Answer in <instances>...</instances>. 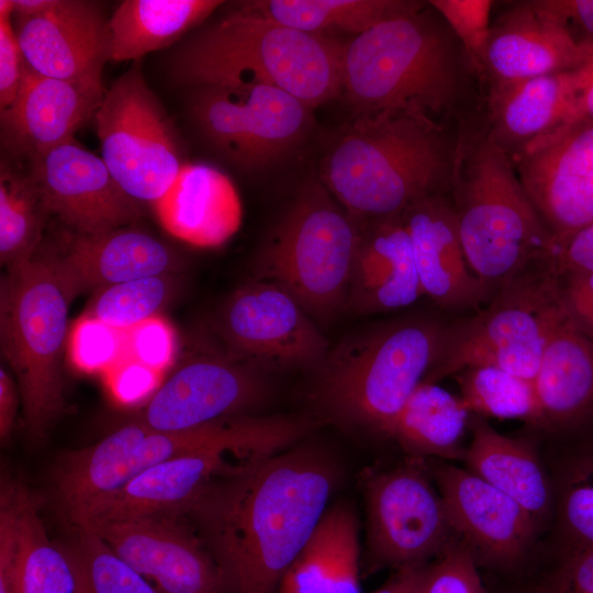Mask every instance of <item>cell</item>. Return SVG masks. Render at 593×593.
<instances>
[{"label":"cell","instance_id":"cell-20","mask_svg":"<svg viewBox=\"0 0 593 593\" xmlns=\"http://www.w3.org/2000/svg\"><path fill=\"white\" fill-rule=\"evenodd\" d=\"M14 22L26 68L44 77L103 83L110 33L98 3L55 0L45 12Z\"/></svg>","mask_w":593,"mask_h":593},{"label":"cell","instance_id":"cell-55","mask_svg":"<svg viewBox=\"0 0 593 593\" xmlns=\"http://www.w3.org/2000/svg\"><path fill=\"white\" fill-rule=\"evenodd\" d=\"M12 18L25 19L41 14L48 10L55 0H11Z\"/></svg>","mask_w":593,"mask_h":593},{"label":"cell","instance_id":"cell-49","mask_svg":"<svg viewBox=\"0 0 593 593\" xmlns=\"http://www.w3.org/2000/svg\"><path fill=\"white\" fill-rule=\"evenodd\" d=\"M536 7L561 26L572 41L593 48V0H534Z\"/></svg>","mask_w":593,"mask_h":593},{"label":"cell","instance_id":"cell-8","mask_svg":"<svg viewBox=\"0 0 593 593\" xmlns=\"http://www.w3.org/2000/svg\"><path fill=\"white\" fill-rule=\"evenodd\" d=\"M71 298L49 259L8 269L0 288L1 350L18 381L25 428L42 440L64 409L60 357Z\"/></svg>","mask_w":593,"mask_h":593},{"label":"cell","instance_id":"cell-51","mask_svg":"<svg viewBox=\"0 0 593 593\" xmlns=\"http://www.w3.org/2000/svg\"><path fill=\"white\" fill-rule=\"evenodd\" d=\"M20 392L10 374L0 369V437L7 440L14 426Z\"/></svg>","mask_w":593,"mask_h":593},{"label":"cell","instance_id":"cell-22","mask_svg":"<svg viewBox=\"0 0 593 593\" xmlns=\"http://www.w3.org/2000/svg\"><path fill=\"white\" fill-rule=\"evenodd\" d=\"M593 48L575 44L534 0L515 3L491 26L480 75L491 87L572 70Z\"/></svg>","mask_w":593,"mask_h":593},{"label":"cell","instance_id":"cell-36","mask_svg":"<svg viewBox=\"0 0 593 593\" xmlns=\"http://www.w3.org/2000/svg\"><path fill=\"white\" fill-rule=\"evenodd\" d=\"M51 212L30 175L1 164L0 259L7 269L32 260Z\"/></svg>","mask_w":593,"mask_h":593},{"label":"cell","instance_id":"cell-14","mask_svg":"<svg viewBox=\"0 0 593 593\" xmlns=\"http://www.w3.org/2000/svg\"><path fill=\"white\" fill-rule=\"evenodd\" d=\"M217 329L230 354L264 372L316 369L331 349L312 317L289 293L258 279L231 295Z\"/></svg>","mask_w":593,"mask_h":593},{"label":"cell","instance_id":"cell-10","mask_svg":"<svg viewBox=\"0 0 593 593\" xmlns=\"http://www.w3.org/2000/svg\"><path fill=\"white\" fill-rule=\"evenodd\" d=\"M557 276L547 261L500 287L477 314L448 325L439 357L423 382L488 366L533 380L546 344L563 317Z\"/></svg>","mask_w":593,"mask_h":593},{"label":"cell","instance_id":"cell-27","mask_svg":"<svg viewBox=\"0 0 593 593\" xmlns=\"http://www.w3.org/2000/svg\"><path fill=\"white\" fill-rule=\"evenodd\" d=\"M362 224L346 309L373 314L413 304L424 292L402 216Z\"/></svg>","mask_w":593,"mask_h":593},{"label":"cell","instance_id":"cell-21","mask_svg":"<svg viewBox=\"0 0 593 593\" xmlns=\"http://www.w3.org/2000/svg\"><path fill=\"white\" fill-rule=\"evenodd\" d=\"M105 91L103 83L44 77L25 66L14 101L1 111L4 144L32 160L72 139L94 116Z\"/></svg>","mask_w":593,"mask_h":593},{"label":"cell","instance_id":"cell-42","mask_svg":"<svg viewBox=\"0 0 593 593\" xmlns=\"http://www.w3.org/2000/svg\"><path fill=\"white\" fill-rule=\"evenodd\" d=\"M414 593H489L479 564L465 545L452 538L421 571Z\"/></svg>","mask_w":593,"mask_h":593},{"label":"cell","instance_id":"cell-12","mask_svg":"<svg viewBox=\"0 0 593 593\" xmlns=\"http://www.w3.org/2000/svg\"><path fill=\"white\" fill-rule=\"evenodd\" d=\"M428 463L407 457L367 475V569L423 567L455 538Z\"/></svg>","mask_w":593,"mask_h":593},{"label":"cell","instance_id":"cell-33","mask_svg":"<svg viewBox=\"0 0 593 593\" xmlns=\"http://www.w3.org/2000/svg\"><path fill=\"white\" fill-rule=\"evenodd\" d=\"M469 413L460 396L436 383L422 382L403 405L388 436L409 457L463 460L466 448L461 440Z\"/></svg>","mask_w":593,"mask_h":593},{"label":"cell","instance_id":"cell-1","mask_svg":"<svg viewBox=\"0 0 593 593\" xmlns=\"http://www.w3.org/2000/svg\"><path fill=\"white\" fill-rule=\"evenodd\" d=\"M336 484L331 460L295 445L243 458L215 477L182 518L232 593H276L311 538Z\"/></svg>","mask_w":593,"mask_h":593},{"label":"cell","instance_id":"cell-2","mask_svg":"<svg viewBox=\"0 0 593 593\" xmlns=\"http://www.w3.org/2000/svg\"><path fill=\"white\" fill-rule=\"evenodd\" d=\"M458 147L424 113L357 115L324 159V182L359 223L396 217L451 190Z\"/></svg>","mask_w":593,"mask_h":593},{"label":"cell","instance_id":"cell-7","mask_svg":"<svg viewBox=\"0 0 593 593\" xmlns=\"http://www.w3.org/2000/svg\"><path fill=\"white\" fill-rule=\"evenodd\" d=\"M451 190L467 264L490 292L547 259L552 235L510 156L486 134L459 144Z\"/></svg>","mask_w":593,"mask_h":593},{"label":"cell","instance_id":"cell-24","mask_svg":"<svg viewBox=\"0 0 593 593\" xmlns=\"http://www.w3.org/2000/svg\"><path fill=\"white\" fill-rule=\"evenodd\" d=\"M64 242V251L48 259L71 300L92 289L170 275L180 266L165 243L127 226L98 234L72 232Z\"/></svg>","mask_w":593,"mask_h":593},{"label":"cell","instance_id":"cell-30","mask_svg":"<svg viewBox=\"0 0 593 593\" xmlns=\"http://www.w3.org/2000/svg\"><path fill=\"white\" fill-rule=\"evenodd\" d=\"M356 514L328 507L309 541L283 574L276 593H361Z\"/></svg>","mask_w":593,"mask_h":593},{"label":"cell","instance_id":"cell-32","mask_svg":"<svg viewBox=\"0 0 593 593\" xmlns=\"http://www.w3.org/2000/svg\"><path fill=\"white\" fill-rule=\"evenodd\" d=\"M217 0H125L109 19L111 60L139 59L205 20Z\"/></svg>","mask_w":593,"mask_h":593},{"label":"cell","instance_id":"cell-13","mask_svg":"<svg viewBox=\"0 0 593 593\" xmlns=\"http://www.w3.org/2000/svg\"><path fill=\"white\" fill-rule=\"evenodd\" d=\"M310 110L292 94L266 85L198 87L191 111L206 138L246 169L269 166L301 139Z\"/></svg>","mask_w":593,"mask_h":593},{"label":"cell","instance_id":"cell-35","mask_svg":"<svg viewBox=\"0 0 593 593\" xmlns=\"http://www.w3.org/2000/svg\"><path fill=\"white\" fill-rule=\"evenodd\" d=\"M16 521L14 593H77L71 567L51 541L31 493L20 483H2Z\"/></svg>","mask_w":593,"mask_h":593},{"label":"cell","instance_id":"cell-48","mask_svg":"<svg viewBox=\"0 0 593 593\" xmlns=\"http://www.w3.org/2000/svg\"><path fill=\"white\" fill-rule=\"evenodd\" d=\"M103 376L113 395L120 402L134 403L159 388L163 372L125 358Z\"/></svg>","mask_w":593,"mask_h":593},{"label":"cell","instance_id":"cell-25","mask_svg":"<svg viewBox=\"0 0 593 593\" xmlns=\"http://www.w3.org/2000/svg\"><path fill=\"white\" fill-rule=\"evenodd\" d=\"M401 216L424 295L450 310L477 307L489 299L491 292L467 264L454 203L445 192L421 199Z\"/></svg>","mask_w":593,"mask_h":593},{"label":"cell","instance_id":"cell-34","mask_svg":"<svg viewBox=\"0 0 593 593\" xmlns=\"http://www.w3.org/2000/svg\"><path fill=\"white\" fill-rule=\"evenodd\" d=\"M266 20L302 32L329 31L359 35L374 25L425 7L409 0H261L240 4Z\"/></svg>","mask_w":593,"mask_h":593},{"label":"cell","instance_id":"cell-46","mask_svg":"<svg viewBox=\"0 0 593 593\" xmlns=\"http://www.w3.org/2000/svg\"><path fill=\"white\" fill-rule=\"evenodd\" d=\"M25 63L12 22V1L0 0V108L15 99L24 76Z\"/></svg>","mask_w":593,"mask_h":593},{"label":"cell","instance_id":"cell-53","mask_svg":"<svg viewBox=\"0 0 593 593\" xmlns=\"http://www.w3.org/2000/svg\"><path fill=\"white\" fill-rule=\"evenodd\" d=\"M423 567L392 571L388 580L371 593H414Z\"/></svg>","mask_w":593,"mask_h":593},{"label":"cell","instance_id":"cell-43","mask_svg":"<svg viewBox=\"0 0 593 593\" xmlns=\"http://www.w3.org/2000/svg\"><path fill=\"white\" fill-rule=\"evenodd\" d=\"M429 5L439 14L459 42L466 60L480 75L482 60L491 33L490 0H430Z\"/></svg>","mask_w":593,"mask_h":593},{"label":"cell","instance_id":"cell-11","mask_svg":"<svg viewBox=\"0 0 593 593\" xmlns=\"http://www.w3.org/2000/svg\"><path fill=\"white\" fill-rule=\"evenodd\" d=\"M101 158L121 189L157 201L184 165L170 118L136 65L105 91L93 116Z\"/></svg>","mask_w":593,"mask_h":593},{"label":"cell","instance_id":"cell-44","mask_svg":"<svg viewBox=\"0 0 593 593\" xmlns=\"http://www.w3.org/2000/svg\"><path fill=\"white\" fill-rule=\"evenodd\" d=\"M127 331L126 357L164 372L176 355V336L160 315L149 317Z\"/></svg>","mask_w":593,"mask_h":593},{"label":"cell","instance_id":"cell-52","mask_svg":"<svg viewBox=\"0 0 593 593\" xmlns=\"http://www.w3.org/2000/svg\"><path fill=\"white\" fill-rule=\"evenodd\" d=\"M16 539L11 534L0 536V593H14Z\"/></svg>","mask_w":593,"mask_h":593},{"label":"cell","instance_id":"cell-47","mask_svg":"<svg viewBox=\"0 0 593 593\" xmlns=\"http://www.w3.org/2000/svg\"><path fill=\"white\" fill-rule=\"evenodd\" d=\"M556 276L558 296L566 315L593 340V271H567Z\"/></svg>","mask_w":593,"mask_h":593},{"label":"cell","instance_id":"cell-6","mask_svg":"<svg viewBox=\"0 0 593 593\" xmlns=\"http://www.w3.org/2000/svg\"><path fill=\"white\" fill-rule=\"evenodd\" d=\"M446 327L432 317L409 316L344 339L315 369L314 401L337 421L388 436L436 363Z\"/></svg>","mask_w":593,"mask_h":593},{"label":"cell","instance_id":"cell-5","mask_svg":"<svg viewBox=\"0 0 593 593\" xmlns=\"http://www.w3.org/2000/svg\"><path fill=\"white\" fill-rule=\"evenodd\" d=\"M459 48L425 7L387 20L344 46L342 92L356 116L412 111L436 119L462 92Z\"/></svg>","mask_w":593,"mask_h":593},{"label":"cell","instance_id":"cell-16","mask_svg":"<svg viewBox=\"0 0 593 593\" xmlns=\"http://www.w3.org/2000/svg\"><path fill=\"white\" fill-rule=\"evenodd\" d=\"M264 371L224 351L197 355L154 392L142 417L158 430H179L244 415L269 394Z\"/></svg>","mask_w":593,"mask_h":593},{"label":"cell","instance_id":"cell-19","mask_svg":"<svg viewBox=\"0 0 593 593\" xmlns=\"http://www.w3.org/2000/svg\"><path fill=\"white\" fill-rule=\"evenodd\" d=\"M30 161L51 214L74 233L125 227L142 215L139 203L121 189L102 158L75 138Z\"/></svg>","mask_w":593,"mask_h":593},{"label":"cell","instance_id":"cell-50","mask_svg":"<svg viewBox=\"0 0 593 593\" xmlns=\"http://www.w3.org/2000/svg\"><path fill=\"white\" fill-rule=\"evenodd\" d=\"M547 262L555 275L593 271V224L555 244Z\"/></svg>","mask_w":593,"mask_h":593},{"label":"cell","instance_id":"cell-29","mask_svg":"<svg viewBox=\"0 0 593 593\" xmlns=\"http://www.w3.org/2000/svg\"><path fill=\"white\" fill-rule=\"evenodd\" d=\"M541 424L571 427L593 415V340L563 315L534 379Z\"/></svg>","mask_w":593,"mask_h":593},{"label":"cell","instance_id":"cell-56","mask_svg":"<svg viewBox=\"0 0 593 593\" xmlns=\"http://www.w3.org/2000/svg\"><path fill=\"white\" fill-rule=\"evenodd\" d=\"M504 593H532L529 589L527 590H515V591H508V592H504Z\"/></svg>","mask_w":593,"mask_h":593},{"label":"cell","instance_id":"cell-17","mask_svg":"<svg viewBox=\"0 0 593 593\" xmlns=\"http://www.w3.org/2000/svg\"><path fill=\"white\" fill-rule=\"evenodd\" d=\"M430 472L455 538L479 566L510 569L526 556L538 523L525 508L468 469L440 461Z\"/></svg>","mask_w":593,"mask_h":593},{"label":"cell","instance_id":"cell-41","mask_svg":"<svg viewBox=\"0 0 593 593\" xmlns=\"http://www.w3.org/2000/svg\"><path fill=\"white\" fill-rule=\"evenodd\" d=\"M126 351V328L111 326L86 313L71 327L68 355L81 371L104 374L125 359Z\"/></svg>","mask_w":593,"mask_h":593},{"label":"cell","instance_id":"cell-39","mask_svg":"<svg viewBox=\"0 0 593 593\" xmlns=\"http://www.w3.org/2000/svg\"><path fill=\"white\" fill-rule=\"evenodd\" d=\"M171 278L154 276L98 290L86 314L118 328H130L158 315L175 290Z\"/></svg>","mask_w":593,"mask_h":593},{"label":"cell","instance_id":"cell-54","mask_svg":"<svg viewBox=\"0 0 593 593\" xmlns=\"http://www.w3.org/2000/svg\"><path fill=\"white\" fill-rule=\"evenodd\" d=\"M593 121V57L590 60L589 75L578 100L574 118ZM571 121V122H572Z\"/></svg>","mask_w":593,"mask_h":593},{"label":"cell","instance_id":"cell-37","mask_svg":"<svg viewBox=\"0 0 593 593\" xmlns=\"http://www.w3.org/2000/svg\"><path fill=\"white\" fill-rule=\"evenodd\" d=\"M70 526L58 546L71 567L77 593H159L96 533Z\"/></svg>","mask_w":593,"mask_h":593},{"label":"cell","instance_id":"cell-3","mask_svg":"<svg viewBox=\"0 0 593 593\" xmlns=\"http://www.w3.org/2000/svg\"><path fill=\"white\" fill-rule=\"evenodd\" d=\"M314 427L312 418L286 415L244 414L179 430L154 429L138 419L66 452L55 470V486L70 523L157 463L210 449L272 456L298 445Z\"/></svg>","mask_w":593,"mask_h":593},{"label":"cell","instance_id":"cell-26","mask_svg":"<svg viewBox=\"0 0 593 593\" xmlns=\"http://www.w3.org/2000/svg\"><path fill=\"white\" fill-rule=\"evenodd\" d=\"M590 60L572 70L491 87L486 136L512 155L570 123L589 75Z\"/></svg>","mask_w":593,"mask_h":593},{"label":"cell","instance_id":"cell-18","mask_svg":"<svg viewBox=\"0 0 593 593\" xmlns=\"http://www.w3.org/2000/svg\"><path fill=\"white\" fill-rule=\"evenodd\" d=\"M80 526V525H78ZM159 593H223L215 560L182 517L148 516L82 525Z\"/></svg>","mask_w":593,"mask_h":593},{"label":"cell","instance_id":"cell-4","mask_svg":"<svg viewBox=\"0 0 593 593\" xmlns=\"http://www.w3.org/2000/svg\"><path fill=\"white\" fill-rule=\"evenodd\" d=\"M344 46L324 36L266 20L243 7L186 42L175 54L180 83L266 85L309 108L342 92Z\"/></svg>","mask_w":593,"mask_h":593},{"label":"cell","instance_id":"cell-15","mask_svg":"<svg viewBox=\"0 0 593 593\" xmlns=\"http://www.w3.org/2000/svg\"><path fill=\"white\" fill-rule=\"evenodd\" d=\"M508 156L553 245L593 224V121L574 120Z\"/></svg>","mask_w":593,"mask_h":593},{"label":"cell","instance_id":"cell-31","mask_svg":"<svg viewBox=\"0 0 593 593\" xmlns=\"http://www.w3.org/2000/svg\"><path fill=\"white\" fill-rule=\"evenodd\" d=\"M470 426L472 437L463 458L467 469L517 502L537 523L541 522L552 507L553 492L534 448L502 435L480 417Z\"/></svg>","mask_w":593,"mask_h":593},{"label":"cell","instance_id":"cell-23","mask_svg":"<svg viewBox=\"0 0 593 593\" xmlns=\"http://www.w3.org/2000/svg\"><path fill=\"white\" fill-rule=\"evenodd\" d=\"M260 457L223 449L183 455L147 468L102 499L72 525L148 516L182 517L206 485L239 459Z\"/></svg>","mask_w":593,"mask_h":593},{"label":"cell","instance_id":"cell-38","mask_svg":"<svg viewBox=\"0 0 593 593\" xmlns=\"http://www.w3.org/2000/svg\"><path fill=\"white\" fill-rule=\"evenodd\" d=\"M454 377L460 389V399L469 412L541 424L533 380L488 366L469 367Z\"/></svg>","mask_w":593,"mask_h":593},{"label":"cell","instance_id":"cell-40","mask_svg":"<svg viewBox=\"0 0 593 593\" xmlns=\"http://www.w3.org/2000/svg\"><path fill=\"white\" fill-rule=\"evenodd\" d=\"M556 506L564 547L593 548V446L569 459Z\"/></svg>","mask_w":593,"mask_h":593},{"label":"cell","instance_id":"cell-28","mask_svg":"<svg viewBox=\"0 0 593 593\" xmlns=\"http://www.w3.org/2000/svg\"><path fill=\"white\" fill-rule=\"evenodd\" d=\"M155 214L174 237L198 247H216L239 228V195L219 169L184 163L168 190L153 203Z\"/></svg>","mask_w":593,"mask_h":593},{"label":"cell","instance_id":"cell-45","mask_svg":"<svg viewBox=\"0 0 593 593\" xmlns=\"http://www.w3.org/2000/svg\"><path fill=\"white\" fill-rule=\"evenodd\" d=\"M532 593H593V548L564 547Z\"/></svg>","mask_w":593,"mask_h":593},{"label":"cell","instance_id":"cell-9","mask_svg":"<svg viewBox=\"0 0 593 593\" xmlns=\"http://www.w3.org/2000/svg\"><path fill=\"white\" fill-rule=\"evenodd\" d=\"M360 223L328 191L301 189L256 260V279L289 293L311 316L333 318L346 309Z\"/></svg>","mask_w":593,"mask_h":593}]
</instances>
